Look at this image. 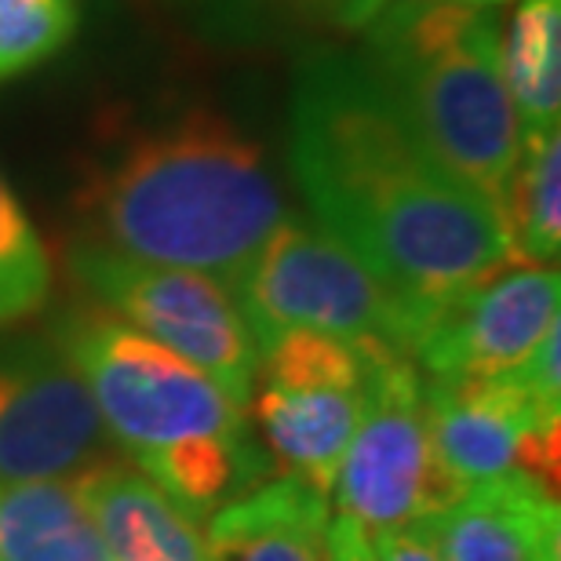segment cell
Returning <instances> with one entry per match:
<instances>
[{"label": "cell", "instance_id": "1", "mask_svg": "<svg viewBox=\"0 0 561 561\" xmlns=\"http://www.w3.org/2000/svg\"><path fill=\"white\" fill-rule=\"evenodd\" d=\"M288 161L307 205L420 332L511 260L500 208L456 175L362 55L318 48L291 84Z\"/></svg>", "mask_w": 561, "mask_h": 561}, {"label": "cell", "instance_id": "2", "mask_svg": "<svg viewBox=\"0 0 561 561\" xmlns=\"http://www.w3.org/2000/svg\"><path fill=\"white\" fill-rule=\"evenodd\" d=\"M84 241L233 285L277 222L285 194L263 146L211 106L114 131L73 190Z\"/></svg>", "mask_w": 561, "mask_h": 561}, {"label": "cell", "instance_id": "3", "mask_svg": "<svg viewBox=\"0 0 561 561\" xmlns=\"http://www.w3.org/2000/svg\"><path fill=\"white\" fill-rule=\"evenodd\" d=\"M362 59L426 146L500 208L522 125L503 81L492 4L387 0L365 26Z\"/></svg>", "mask_w": 561, "mask_h": 561}, {"label": "cell", "instance_id": "4", "mask_svg": "<svg viewBox=\"0 0 561 561\" xmlns=\"http://www.w3.org/2000/svg\"><path fill=\"white\" fill-rule=\"evenodd\" d=\"M48 335L81 373L110 442L128 459L208 434H249L241 409L216 379L131 329L95 299H73Z\"/></svg>", "mask_w": 561, "mask_h": 561}, {"label": "cell", "instance_id": "5", "mask_svg": "<svg viewBox=\"0 0 561 561\" xmlns=\"http://www.w3.org/2000/svg\"><path fill=\"white\" fill-rule=\"evenodd\" d=\"M230 296L260 357L291 329L324 332L346 343L379 340L401 354L416 343V321L394 291L329 230L291 211L230 285Z\"/></svg>", "mask_w": 561, "mask_h": 561}, {"label": "cell", "instance_id": "6", "mask_svg": "<svg viewBox=\"0 0 561 561\" xmlns=\"http://www.w3.org/2000/svg\"><path fill=\"white\" fill-rule=\"evenodd\" d=\"M362 420L332 492L340 514L376 533L423 522L448 507L463 485L434 456L423 376L412 357L379 340H362Z\"/></svg>", "mask_w": 561, "mask_h": 561}, {"label": "cell", "instance_id": "7", "mask_svg": "<svg viewBox=\"0 0 561 561\" xmlns=\"http://www.w3.org/2000/svg\"><path fill=\"white\" fill-rule=\"evenodd\" d=\"M66 271L88 299L197 365L241 409L252 405L260 354L227 285L183 266L131 260L84 238L66 244Z\"/></svg>", "mask_w": 561, "mask_h": 561}, {"label": "cell", "instance_id": "8", "mask_svg": "<svg viewBox=\"0 0 561 561\" xmlns=\"http://www.w3.org/2000/svg\"><path fill=\"white\" fill-rule=\"evenodd\" d=\"M114 456L81 373L48 332L0 343V485L77 478Z\"/></svg>", "mask_w": 561, "mask_h": 561}, {"label": "cell", "instance_id": "9", "mask_svg": "<svg viewBox=\"0 0 561 561\" xmlns=\"http://www.w3.org/2000/svg\"><path fill=\"white\" fill-rule=\"evenodd\" d=\"M423 405L437 463L463 489L525 474L558 496L561 416L540 409L514 373L423 379Z\"/></svg>", "mask_w": 561, "mask_h": 561}, {"label": "cell", "instance_id": "10", "mask_svg": "<svg viewBox=\"0 0 561 561\" xmlns=\"http://www.w3.org/2000/svg\"><path fill=\"white\" fill-rule=\"evenodd\" d=\"M558 266L507 263L437 313L412 343L423 379L500 376L518 368L558 324Z\"/></svg>", "mask_w": 561, "mask_h": 561}, {"label": "cell", "instance_id": "11", "mask_svg": "<svg viewBox=\"0 0 561 561\" xmlns=\"http://www.w3.org/2000/svg\"><path fill=\"white\" fill-rule=\"evenodd\" d=\"M442 561H561L558 496L525 474L467 485L423 522H412Z\"/></svg>", "mask_w": 561, "mask_h": 561}, {"label": "cell", "instance_id": "12", "mask_svg": "<svg viewBox=\"0 0 561 561\" xmlns=\"http://www.w3.org/2000/svg\"><path fill=\"white\" fill-rule=\"evenodd\" d=\"M73 485L114 561H208L205 529L131 459H106Z\"/></svg>", "mask_w": 561, "mask_h": 561}, {"label": "cell", "instance_id": "13", "mask_svg": "<svg viewBox=\"0 0 561 561\" xmlns=\"http://www.w3.org/2000/svg\"><path fill=\"white\" fill-rule=\"evenodd\" d=\"M329 496L310 481L266 478L208 518V561H329Z\"/></svg>", "mask_w": 561, "mask_h": 561}, {"label": "cell", "instance_id": "14", "mask_svg": "<svg viewBox=\"0 0 561 561\" xmlns=\"http://www.w3.org/2000/svg\"><path fill=\"white\" fill-rule=\"evenodd\" d=\"M255 423H260L266 453L285 474L310 481L329 496L335 470L362 420V387H307L255 390Z\"/></svg>", "mask_w": 561, "mask_h": 561}, {"label": "cell", "instance_id": "15", "mask_svg": "<svg viewBox=\"0 0 561 561\" xmlns=\"http://www.w3.org/2000/svg\"><path fill=\"white\" fill-rule=\"evenodd\" d=\"M146 478H153L168 500H175L194 522H208L227 503L274 478V456L249 434H208L153 448L131 459Z\"/></svg>", "mask_w": 561, "mask_h": 561}, {"label": "cell", "instance_id": "16", "mask_svg": "<svg viewBox=\"0 0 561 561\" xmlns=\"http://www.w3.org/2000/svg\"><path fill=\"white\" fill-rule=\"evenodd\" d=\"M0 561H114L73 478L0 485Z\"/></svg>", "mask_w": 561, "mask_h": 561}, {"label": "cell", "instance_id": "17", "mask_svg": "<svg viewBox=\"0 0 561 561\" xmlns=\"http://www.w3.org/2000/svg\"><path fill=\"white\" fill-rule=\"evenodd\" d=\"M507 95L522 131L558 128L561 114V0H522L500 33Z\"/></svg>", "mask_w": 561, "mask_h": 561}, {"label": "cell", "instance_id": "18", "mask_svg": "<svg viewBox=\"0 0 561 561\" xmlns=\"http://www.w3.org/2000/svg\"><path fill=\"white\" fill-rule=\"evenodd\" d=\"M511 260L554 266L561 249V139L558 128L522 131V150L503 190Z\"/></svg>", "mask_w": 561, "mask_h": 561}, {"label": "cell", "instance_id": "19", "mask_svg": "<svg viewBox=\"0 0 561 561\" xmlns=\"http://www.w3.org/2000/svg\"><path fill=\"white\" fill-rule=\"evenodd\" d=\"M51 255L30 211L0 175V329L22 324L48 307Z\"/></svg>", "mask_w": 561, "mask_h": 561}, {"label": "cell", "instance_id": "20", "mask_svg": "<svg viewBox=\"0 0 561 561\" xmlns=\"http://www.w3.org/2000/svg\"><path fill=\"white\" fill-rule=\"evenodd\" d=\"M81 26V0H0V84L37 70Z\"/></svg>", "mask_w": 561, "mask_h": 561}, {"label": "cell", "instance_id": "21", "mask_svg": "<svg viewBox=\"0 0 561 561\" xmlns=\"http://www.w3.org/2000/svg\"><path fill=\"white\" fill-rule=\"evenodd\" d=\"M511 373L540 401V409H547L551 416H561V324H554L536 343V351L518 368H511Z\"/></svg>", "mask_w": 561, "mask_h": 561}, {"label": "cell", "instance_id": "22", "mask_svg": "<svg viewBox=\"0 0 561 561\" xmlns=\"http://www.w3.org/2000/svg\"><path fill=\"white\" fill-rule=\"evenodd\" d=\"M175 11H183L205 30H219L222 37L233 33H252L263 19L266 0H164Z\"/></svg>", "mask_w": 561, "mask_h": 561}, {"label": "cell", "instance_id": "23", "mask_svg": "<svg viewBox=\"0 0 561 561\" xmlns=\"http://www.w3.org/2000/svg\"><path fill=\"white\" fill-rule=\"evenodd\" d=\"M376 561H442L434 543L416 529V525H398V529L368 533Z\"/></svg>", "mask_w": 561, "mask_h": 561}, {"label": "cell", "instance_id": "24", "mask_svg": "<svg viewBox=\"0 0 561 561\" xmlns=\"http://www.w3.org/2000/svg\"><path fill=\"white\" fill-rule=\"evenodd\" d=\"M332 26H343V30H365L368 22L376 19V11L387 4V0H296Z\"/></svg>", "mask_w": 561, "mask_h": 561}, {"label": "cell", "instance_id": "25", "mask_svg": "<svg viewBox=\"0 0 561 561\" xmlns=\"http://www.w3.org/2000/svg\"><path fill=\"white\" fill-rule=\"evenodd\" d=\"M329 561H376L365 525H357L354 518H346V514L332 518L329 522Z\"/></svg>", "mask_w": 561, "mask_h": 561}, {"label": "cell", "instance_id": "26", "mask_svg": "<svg viewBox=\"0 0 561 561\" xmlns=\"http://www.w3.org/2000/svg\"><path fill=\"white\" fill-rule=\"evenodd\" d=\"M467 4H492V8H496L500 0H467Z\"/></svg>", "mask_w": 561, "mask_h": 561}, {"label": "cell", "instance_id": "27", "mask_svg": "<svg viewBox=\"0 0 561 561\" xmlns=\"http://www.w3.org/2000/svg\"><path fill=\"white\" fill-rule=\"evenodd\" d=\"M500 4H503V0H500Z\"/></svg>", "mask_w": 561, "mask_h": 561}]
</instances>
